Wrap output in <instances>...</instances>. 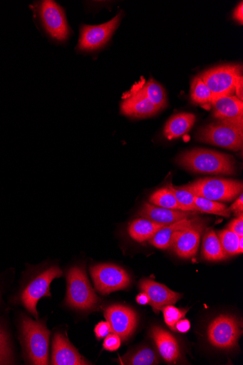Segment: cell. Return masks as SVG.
I'll use <instances>...</instances> for the list:
<instances>
[{
  "label": "cell",
  "mask_w": 243,
  "mask_h": 365,
  "mask_svg": "<svg viewBox=\"0 0 243 365\" xmlns=\"http://www.w3.org/2000/svg\"><path fill=\"white\" fill-rule=\"evenodd\" d=\"M233 18L234 20L242 24L243 22V4L241 2L237 8L234 9L233 13Z\"/></svg>",
  "instance_id": "38"
},
{
  "label": "cell",
  "mask_w": 243,
  "mask_h": 365,
  "mask_svg": "<svg viewBox=\"0 0 243 365\" xmlns=\"http://www.w3.org/2000/svg\"><path fill=\"white\" fill-rule=\"evenodd\" d=\"M180 167L195 173L232 175L235 161L232 156L204 149L187 151L177 159Z\"/></svg>",
  "instance_id": "3"
},
{
  "label": "cell",
  "mask_w": 243,
  "mask_h": 365,
  "mask_svg": "<svg viewBox=\"0 0 243 365\" xmlns=\"http://www.w3.org/2000/svg\"><path fill=\"white\" fill-rule=\"evenodd\" d=\"M120 111L130 118H143L156 114L160 109L133 86L123 96Z\"/></svg>",
  "instance_id": "14"
},
{
  "label": "cell",
  "mask_w": 243,
  "mask_h": 365,
  "mask_svg": "<svg viewBox=\"0 0 243 365\" xmlns=\"http://www.w3.org/2000/svg\"><path fill=\"white\" fill-rule=\"evenodd\" d=\"M201 78L211 90L213 99L223 96H234L237 83L242 74L239 64H226L203 73Z\"/></svg>",
  "instance_id": "8"
},
{
  "label": "cell",
  "mask_w": 243,
  "mask_h": 365,
  "mask_svg": "<svg viewBox=\"0 0 243 365\" xmlns=\"http://www.w3.org/2000/svg\"><path fill=\"white\" fill-rule=\"evenodd\" d=\"M239 249L240 254H242L243 252V237L240 238L239 243Z\"/></svg>",
  "instance_id": "40"
},
{
  "label": "cell",
  "mask_w": 243,
  "mask_h": 365,
  "mask_svg": "<svg viewBox=\"0 0 243 365\" xmlns=\"http://www.w3.org/2000/svg\"><path fill=\"white\" fill-rule=\"evenodd\" d=\"M121 345V339L116 334L112 333L104 339L103 349L109 351H116Z\"/></svg>",
  "instance_id": "33"
},
{
  "label": "cell",
  "mask_w": 243,
  "mask_h": 365,
  "mask_svg": "<svg viewBox=\"0 0 243 365\" xmlns=\"http://www.w3.org/2000/svg\"><path fill=\"white\" fill-rule=\"evenodd\" d=\"M123 12L107 23L100 25H83L77 49L81 51H94L103 48L112 38L118 28Z\"/></svg>",
  "instance_id": "10"
},
{
  "label": "cell",
  "mask_w": 243,
  "mask_h": 365,
  "mask_svg": "<svg viewBox=\"0 0 243 365\" xmlns=\"http://www.w3.org/2000/svg\"><path fill=\"white\" fill-rule=\"evenodd\" d=\"M217 236L224 251L228 257L240 254L239 243L241 237L228 229L220 231Z\"/></svg>",
  "instance_id": "30"
},
{
  "label": "cell",
  "mask_w": 243,
  "mask_h": 365,
  "mask_svg": "<svg viewBox=\"0 0 243 365\" xmlns=\"http://www.w3.org/2000/svg\"><path fill=\"white\" fill-rule=\"evenodd\" d=\"M196 196L217 202H229L242 192V182L222 178L197 180L182 187Z\"/></svg>",
  "instance_id": "5"
},
{
  "label": "cell",
  "mask_w": 243,
  "mask_h": 365,
  "mask_svg": "<svg viewBox=\"0 0 243 365\" xmlns=\"http://www.w3.org/2000/svg\"><path fill=\"white\" fill-rule=\"evenodd\" d=\"M214 116L218 120L243 124V103L235 96H223L213 99Z\"/></svg>",
  "instance_id": "17"
},
{
  "label": "cell",
  "mask_w": 243,
  "mask_h": 365,
  "mask_svg": "<svg viewBox=\"0 0 243 365\" xmlns=\"http://www.w3.org/2000/svg\"><path fill=\"white\" fill-rule=\"evenodd\" d=\"M122 364L155 365L159 363L155 352L150 348H143L120 359Z\"/></svg>",
  "instance_id": "27"
},
{
  "label": "cell",
  "mask_w": 243,
  "mask_h": 365,
  "mask_svg": "<svg viewBox=\"0 0 243 365\" xmlns=\"http://www.w3.org/2000/svg\"><path fill=\"white\" fill-rule=\"evenodd\" d=\"M0 302H1V290H0Z\"/></svg>",
  "instance_id": "41"
},
{
  "label": "cell",
  "mask_w": 243,
  "mask_h": 365,
  "mask_svg": "<svg viewBox=\"0 0 243 365\" xmlns=\"http://www.w3.org/2000/svg\"><path fill=\"white\" fill-rule=\"evenodd\" d=\"M149 201L150 204L160 207L183 211L175 194L167 187H162L152 193Z\"/></svg>",
  "instance_id": "26"
},
{
  "label": "cell",
  "mask_w": 243,
  "mask_h": 365,
  "mask_svg": "<svg viewBox=\"0 0 243 365\" xmlns=\"http://www.w3.org/2000/svg\"><path fill=\"white\" fill-rule=\"evenodd\" d=\"M33 10L41 21V24L48 36L53 41L64 43L71 34L65 11L62 7L51 0L36 2Z\"/></svg>",
  "instance_id": "7"
},
{
  "label": "cell",
  "mask_w": 243,
  "mask_h": 365,
  "mask_svg": "<svg viewBox=\"0 0 243 365\" xmlns=\"http://www.w3.org/2000/svg\"><path fill=\"white\" fill-rule=\"evenodd\" d=\"M197 137L201 143L239 151L243 146V124L218 120L203 126Z\"/></svg>",
  "instance_id": "6"
},
{
  "label": "cell",
  "mask_w": 243,
  "mask_h": 365,
  "mask_svg": "<svg viewBox=\"0 0 243 365\" xmlns=\"http://www.w3.org/2000/svg\"><path fill=\"white\" fill-rule=\"evenodd\" d=\"M104 317L110 323L113 333L118 335L123 341L130 339L138 324V316L135 311L122 305L108 307L104 311Z\"/></svg>",
  "instance_id": "12"
},
{
  "label": "cell",
  "mask_w": 243,
  "mask_h": 365,
  "mask_svg": "<svg viewBox=\"0 0 243 365\" xmlns=\"http://www.w3.org/2000/svg\"><path fill=\"white\" fill-rule=\"evenodd\" d=\"M167 187L175 194L177 202L182 206L184 212H198L195 204V195L192 192L168 184Z\"/></svg>",
  "instance_id": "31"
},
{
  "label": "cell",
  "mask_w": 243,
  "mask_h": 365,
  "mask_svg": "<svg viewBox=\"0 0 243 365\" xmlns=\"http://www.w3.org/2000/svg\"><path fill=\"white\" fill-rule=\"evenodd\" d=\"M90 272L96 290L103 295L125 289L130 284L126 271L114 264L93 265Z\"/></svg>",
  "instance_id": "9"
},
{
  "label": "cell",
  "mask_w": 243,
  "mask_h": 365,
  "mask_svg": "<svg viewBox=\"0 0 243 365\" xmlns=\"http://www.w3.org/2000/svg\"><path fill=\"white\" fill-rule=\"evenodd\" d=\"M191 324L188 319H180L175 325L176 331L186 334L190 329Z\"/></svg>",
  "instance_id": "36"
},
{
  "label": "cell",
  "mask_w": 243,
  "mask_h": 365,
  "mask_svg": "<svg viewBox=\"0 0 243 365\" xmlns=\"http://www.w3.org/2000/svg\"><path fill=\"white\" fill-rule=\"evenodd\" d=\"M51 364L53 365L91 364L83 357L65 335L55 334L53 341Z\"/></svg>",
  "instance_id": "16"
},
{
  "label": "cell",
  "mask_w": 243,
  "mask_h": 365,
  "mask_svg": "<svg viewBox=\"0 0 243 365\" xmlns=\"http://www.w3.org/2000/svg\"><path fill=\"white\" fill-rule=\"evenodd\" d=\"M191 98L194 103L202 107H210L213 95L200 76L196 77L191 85Z\"/></svg>",
  "instance_id": "25"
},
{
  "label": "cell",
  "mask_w": 243,
  "mask_h": 365,
  "mask_svg": "<svg viewBox=\"0 0 243 365\" xmlns=\"http://www.w3.org/2000/svg\"><path fill=\"white\" fill-rule=\"evenodd\" d=\"M61 269L56 264L41 269H30L24 274L21 287L13 298V303L23 307L29 314L38 319L37 306L44 297H51V282L62 276Z\"/></svg>",
  "instance_id": "1"
},
{
  "label": "cell",
  "mask_w": 243,
  "mask_h": 365,
  "mask_svg": "<svg viewBox=\"0 0 243 365\" xmlns=\"http://www.w3.org/2000/svg\"><path fill=\"white\" fill-rule=\"evenodd\" d=\"M140 288L149 296L150 305L156 314L166 306L176 304L182 297V294L151 279H143L140 283Z\"/></svg>",
  "instance_id": "15"
},
{
  "label": "cell",
  "mask_w": 243,
  "mask_h": 365,
  "mask_svg": "<svg viewBox=\"0 0 243 365\" xmlns=\"http://www.w3.org/2000/svg\"><path fill=\"white\" fill-rule=\"evenodd\" d=\"M202 254L203 257L208 261H221L228 257L213 229H207L205 231L202 241Z\"/></svg>",
  "instance_id": "23"
},
{
  "label": "cell",
  "mask_w": 243,
  "mask_h": 365,
  "mask_svg": "<svg viewBox=\"0 0 243 365\" xmlns=\"http://www.w3.org/2000/svg\"><path fill=\"white\" fill-rule=\"evenodd\" d=\"M195 204L198 212L218 215L226 217H229L231 214L225 205L208 200L205 197L195 195Z\"/></svg>",
  "instance_id": "29"
},
{
  "label": "cell",
  "mask_w": 243,
  "mask_h": 365,
  "mask_svg": "<svg viewBox=\"0 0 243 365\" xmlns=\"http://www.w3.org/2000/svg\"><path fill=\"white\" fill-rule=\"evenodd\" d=\"M230 212H239L242 213L243 211V195L240 194L237 199V200L233 203V205L228 209Z\"/></svg>",
  "instance_id": "37"
},
{
  "label": "cell",
  "mask_w": 243,
  "mask_h": 365,
  "mask_svg": "<svg viewBox=\"0 0 243 365\" xmlns=\"http://www.w3.org/2000/svg\"><path fill=\"white\" fill-rule=\"evenodd\" d=\"M205 228V221L197 217L190 226L180 232L170 249L180 257L189 259L194 257L197 252Z\"/></svg>",
  "instance_id": "13"
},
{
  "label": "cell",
  "mask_w": 243,
  "mask_h": 365,
  "mask_svg": "<svg viewBox=\"0 0 243 365\" xmlns=\"http://www.w3.org/2000/svg\"><path fill=\"white\" fill-rule=\"evenodd\" d=\"M94 331L98 340L105 339L108 335L113 333L112 327L108 321L99 322L95 327Z\"/></svg>",
  "instance_id": "34"
},
{
  "label": "cell",
  "mask_w": 243,
  "mask_h": 365,
  "mask_svg": "<svg viewBox=\"0 0 243 365\" xmlns=\"http://www.w3.org/2000/svg\"><path fill=\"white\" fill-rule=\"evenodd\" d=\"M243 215L240 213V215L237 218L233 220L228 225V230H231L239 236V237H243Z\"/></svg>",
  "instance_id": "35"
},
{
  "label": "cell",
  "mask_w": 243,
  "mask_h": 365,
  "mask_svg": "<svg viewBox=\"0 0 243 365\" xmlns=\"http://www.w3.org/2000/svg\"><path fill=\"white\" fill-rule=\"evenodd\" d=\"M15 362L10 335L4 322L0 319V364H14Z\"/></svg>",
  "instance_id": "28"
},
{
  "label": "cell",
  "mask_w": 243,
  "mask_h": 365,
  "mask_svg": "<svg viewBox=\"0 0 243 365\" xmlns=\"http://www.w3.org/2000/svg\"><path fill=\"white\" fill-rule=\"evenodd\" d=\"M136 90L144 94L160 109L165 107L167 103L166 94L163 88L155 80L146 81L144 78L133 86Z\"/></svg>",
  "instance_id": "24"
},
{
  "label": "cell",
  "mask_w": 243,
  "mask_h": 365,
  "mask_svg": "<svg viewBox=\"0 0 243 365\" xmlns=\"http://www.w3.org/2000/svg\"><path fill=\"white\" fill-rule=\"evenodd\" d=\"M136 302L138 304L145 306L150 304V299L149 296L145 292H143L136 297Z\"/></svg>",
  "instance_id": "39"
},
{
  "label": "cell",
  "mask_w": 243,
  "mask_h": 365,
  "mask_svg": "<svg viewBox=\"0 0 243 365\" xmlns=\"http://www.w3.org/2000/svg\"><path fill=\"white\" fill-rule=\"evenodd\" d=\"M19 339L29 363L46 365L49 361L50 331L45 322L34 321L25 314L19 318Z\"/></svg>",
  "instance_id": "2"
},
{
  "label": "cell",
  "mask_w": 243,
  "mask_h": 365,
  "mask_svg": "<svg viewBox=\"0 0 243 365\" xmlns=\"http://www.w3.org/2000/svg\"><path fill=\"white\" fill-rule=\"evenodd\" d=\"M195 119L192 113H180L172 116L165 126V137L168 140H175L184 136L193 127Z\"/></svg>",
  "instance_id": "22"
},
{
  "label": "cell",
  "mask_w": 243,
  "mask_h": 365,
  "mask_svg": "<svg viewBox=\"0 0 243 365\" xmlns=\"http://www.w3.org/2000/svg\"><path fill=\"white\" fill-rule=\"evenodd\" d=\"M161 311L164 315L165 322L172 331H176V324L187 314V310L179 309L172 305L166 306Z\"/></svg>",
  "instance_id": "32"
},
{
  "label": "cell",
  "mask_w": 243,
  "mask_h": 365,
  "mask_svg": "<svg viewBox=\"0 0 243 365\" xmlns=\"http://www.w3.org/2000/svg\"><path fill=\"white\" fill-rule=\"evenodd\" d=\"M66 304L78 311L94 310L99 298L93 289L85 269L81 265H76L67 272Z\"/></svg>",
  "instance_id": "4"
},
{
  "label": "cell",
  "mask_w": 243,
  "mask_h": 365,
  "mask_svg": "<svg viewBox=\"0 0 243 365\" xmlns=\"http://www.w3.org/2000/svg\"><path fill=\"white\" fill-rule=\"evenodd\" d=\"M196 219L197 217H191L164 226L150 240V243L160 250L170 248L180 232L190 226Z\"/></svg>",
  "instance_id": "20"
},
{
  "label": "cell",
  "mask_w": 243,
  "mask_h": 365,
  "mask_svg": "<svg viewBox=\"0 0 243 365\" xmlns=\"http://www.w3.org/2000/svg\"><path fill=\"white\" fill-rule=\"evenodd\" d=\"M151 337L165 362H177L181 357V352L179 343L175 336L161 327L154 326L151 329Z\"/></svg>",
  "instance_id": "18"
},
{
  "label": "cell",
  "mask_w": 243,
  "mask_h": 365,
  "mask_svg": "<svg viewBox=\"0 0 243 365\" xmlns=\"http://www.w3.org/2000/svg\"><path fill=\"white\" fill-rule=\"evenodd\" d=\"M164 226L165 225L141 217L130 223L128 233L133 240L143 243L150 241Z\"/></svg>",
  "instance_id": "21"
},
{
  "label": "cell",
  "mask_w": 243,
  "mask_h": 365,
  "mask_svg": "<svg viewBox=\"0 0 243 365\" xmlns=\"http://www.w3.org/2000/svg\"><path fill=\"white\" fill-rule=\"evenodd\" d=\"M196 213L165 209L146 202L138 212V215L159 224L168 225L185 218L193 217Z\"/></svg>",
  "instance_id": "19"
},
{
  "label": "cell",
  "mask_w": 243,
  "mask_h": 365,
  "mask_svg": "<svg viewBox=\"0 0 243 365\" xmlns=\"http://www.w3.org/2000/svg\"><path fill=\"white\" fill-rule=\"evenodd\" d=\"M241 335L239 321L230 315H220L212 322L207 329L208 340L219 349L227 350L236 347Z\"/></svg>",
  "instance_id": "11"
}]
</instances>
